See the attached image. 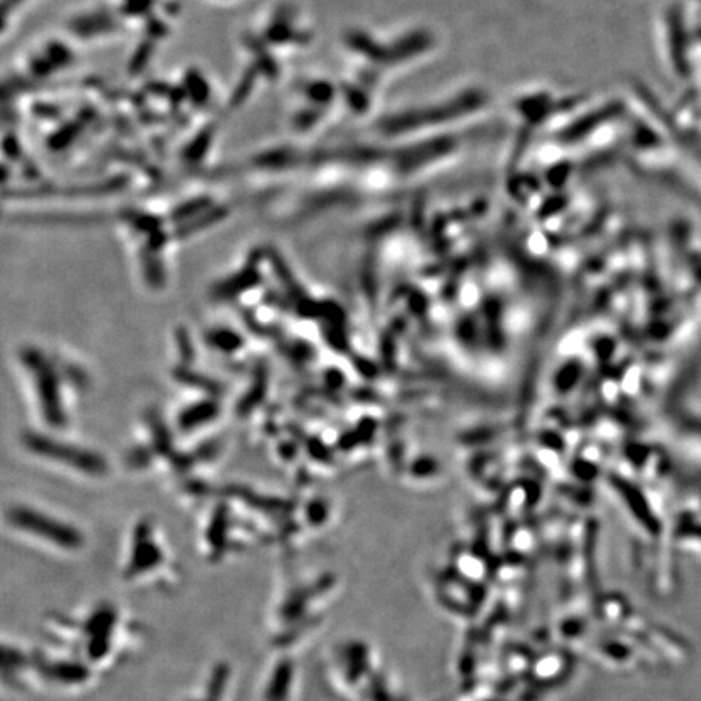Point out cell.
I'll return each instance as SVG.
<instances>
[{
	"instance_id": "cell-8",
	"label": "cell",
	"mask_w": 701,
	"mask_h": 701,
	"mask_svg": "<svg viewBox=\"0 0 701 701\" xmlns=\"http://www.w3.org/2000/svg\"><path fill=\"white\" fill-rule=\"evenodd\" d=\"M236 672L228 659H218L208 668L204 679L192 692L179 701H231L234 692Z\"/></svg>"
},
{
	"instance_id": "cell-2",
	"label": "cell",
	"mask_w": 701,
	"mask_h": 701,
	"mask_svg": "<svg viewBox=\"0 0 701 701\" xmlns=\"http://www.w3.org/2000/svg\"><path fill=\"white\" fill-rule=\"evenodd\" d=\"M336 589L332 573L292 575L278 588L266 617V636L273 651H294L312 638L325 620L328 601Z\"/></svg>"
},
{
	"instance_id": "cell-5",
	"label": "cell",
	"mask_w": 701,
	"mask_h": 701,
	"mask_svg": "<svg viewBox=\"0 0 701 701\" xmlns=\"http://www.w3.org/2000/svg\"><path fill=\"white\" fill-rule=\"evenodd\" d=\"M34 674L38 690L80 693L88 690L101 674L77 654L60 648H34Z\"/></svg>"
},
{
	"instance_id": "cell-4",
	"label": "cell",
	"mask_w": 701,
	"mask_h": 701,
	"mask_svg": "<svg viewBox=\"0 0 701 701\" xmlns=\"http://www.w3.org/2000/svg\"><path fill=\"white\" fill-rule=\"evenodd\" d=\"M5 523L19 537L59 557H77L88 547L80 526L30 505L10 507Z\"/></svg>"
},
{
	"instance_id": "cell-6",
	"label": "cell",
	"mask_w": 701,
	"mask_h": 701,
	"mask_svg": "<svg viewBox=\"0 0 701 701\" xmlns=\"http://www.w3.org/2000/svg\"><path fill=\"white\" fill-rule=\"evenodd\" d=\"M300 687L297 653L275 651L260 682V701H295Z\"/></svg>"
},
{
	"instance_id": "cell-7",
	"label": "cell",
	"mask_w": 701,
	"mask_h": 701,
	"mask_svg": "<svg viewBox=\"0 0 701 701\" xmlns=\"http://www.w3.org/2000/svg\"><path fill=\"white\" fill-rule=\"evenodd\" d=\"M2 683L11 692H26L36 688L34 648H28L20 641L4 636Z\"/></svg>"
},
{
	"instance_id": "cell-1",
	"label": "cell",
	"mask_w": 701,
	"mask_h": 701,
	"mask_svg": "<svg viewBox=\"0 0 701 701\" xmlns=\"http://www.w3.org/2000/svg\"><path fill=\"white\" fill-rule=\"evenodd\" d=\"M48 645L85 659L100 674L130 656L137 625L114 601H97L80 613H51L44 622Z\"/></svg>"
},
{
	"instance_id": "cell-3",
	"label": "cell",
	"mask_w": 701,
	"mask_h": 701,
	"mask_svg": "<svg viewBox=\"0 0 701 701\" xmlns=\"http://www.w3.org/2000/svg\"><path fill=\"white\" fill-rule=\"evenodd\" d=\"M119 576L132 588L169 589L177 583V562L153 520L142 518L132 528L119 564Z\"/></svg>"
}]
</instances>
